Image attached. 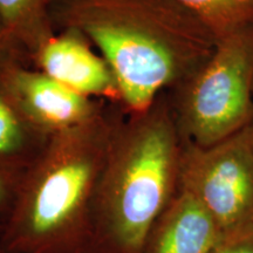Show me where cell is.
Masks as SVG:
<instances>
[{"instance_id": "2", "label": "cell", "mask_w": 253, "mask_h": 253, "mask_svg": "<svg viewBox=\"0 0 253 253\" xmlns=\"http://www.w3.org/2000/svg\"><path fill=\"white\" fill-rule=\"evenodd\" d=\"M115 126L95 116L46 138L2 225L7 253H91V212Z\"/></svg>"}, {"instance_id": "6", "label": "cell", "mask_w": 253, "mask_h": 253, "mask_svg": "<svg viewBox=\"0 0 253 253\" xmlns=\"http://www.w3.org/2000/svg\"><path fill=\"white\" fill-rule=\"evenodd\" d=\"M0 88L42 138L67 130L102 113L96 100L75 93L18 59L0 65Z\"/></svg>"}, {"instance_id": "1", "label": "cell", "mask_w": 253, "mask_h": 253, "mask_svg": "<svg viewBox=\"0 0 253 253\" xmlns=\"http://www.w3.org/2000/svg\"><path fill=\"white\" fill-rule=\"evenodd\" d=\"M56 30L81 33L109 63L129 114L143 113L188 81L217 38L175 0H54Z\"/></svg>"}, {"instance_id": "13", "label": "cell", "mask_w": 253, "mask_h": 253, "mask_svg": "<svg viewBox=\"0 0 253 253\" xmlns=\"http://www.w3.org/2000/svg\"><path fill=\"white\" fill-rule=\"evenodd\" d=\"M211 253H253V226L223 237Z\"/></svg>"}, {"instance_id": "9", "label": "cell", "mask_w": 253, "mask_h": 253, "mask_svg": "<svg viewBox=\"0 0 253 253\" xmlns=\"http://www.w3.org/2000/svg\"><path fill=\"white\" fill-rule=\"evenodd\" d=\"M54 0H0V24L5 38L23 60L55 34L50 18Z\"/></svg>"}, {"instance_id": "4", "label": "cell", "mask_w": 253, "mask_h": 253, "mask_svg": "<svg viewBox=\"0 0 253 253\" xmlns=\"http://www.w3.org/2000/svg\"><path fill=\"white\" fill-rule=\"evenodd\" d=\"M185 142L217 143L253 121V25L218 38L172 104Z\"/></svg>"}, {"instance_id": "11", "label": "cell", "mask_w": 253, "mask_h": 253, "mask_svg": "<svg viewBox=\"0 0 253 253\" xmlns=\"http://www.w3.org/2000/svg\"><path fill=\"white\" fill-rule=\"evenodd\" d=\"M221 38L253 25V0H175Z\"/></svg>"}, {"instance_id": "3", "label": "cell", "mask_w": 253, "mask_h": 253, "mask_svg": "<svg viewBox=\"0 0 253 253\" xmlns=\"http://www.w3.org/2000/svg\"><path fill=\"white\" fill-rule=\"evenodd\" d=\"M184 138L164 94L115 126L91 212V253H143L178 191Z\"/></svg>"}, {"instance_id": "7", "label": "cell", "mask_w": 253, "mask_h": 253, "mask_svg": "<svg viewBox=\"0 0 253 253\" xmlns=\"http://www.w3.org/2000/svg\"><path fill=\"white\" fill-rule=\"evenodd\" d=\"M30 59L38 71L82 96L121 103L119 82L109 63L75 30L55 32Z\"/></svg>"}, {"instance_id": "10", "label": "cell", "mask_w": 253, "mask_h": 253, "mask_svg": "<svg viewBox=\"0 0 253 253\" xmlns=\"http://www.w3.org/2000/svg\"><path fill=\"white\" fill-rule=\"evenodd\" d=\"M34 136L39 135L0 88V167L18 176L23 175L42 148H34V141L38 140Z\"/></svg>"}, {"instance_id": "14", "label": "cell", "mask_w": 253, "mask_h": 253, "mask_svg": "<svg viewBox=\"0 0 253 253\" xmlns=\"http://www.w3.org/2000/svg\"><path fill=\"white\" fill-rule=\"evenodd\" d=\"M11 59H18L20 60V61H23V60L20 59V56H19L17 53L12 49V47L9 46V43L7 42V40H6L5 38L4 31H2L1 24H0V65H2V63L8 61V60Z\"/></svg>"}, {"instance_id": "16", "label": "cell", "mask_w": 253, "mask_h": 253, "mask_svg": "<svg viewBox=\"0 0 253 253\" xmlns=\"http://www.w3.org/2000/svg\"><path fill=\"white\" fill-rule=\"evenodd\" d=\"M5 253H7V252H5Z\"/></svg>"}, {"instance_id": "8", "label": "cell", "mask_w": 253, "mask_h": 253, "mask_svg": "<svg viewBox=\"0 0 253 253\" xmlns=\"http://www.w3.org/2000/svg\"><path fill=\"white\" fill-rule=\"evenodd\" d=\"M221 239L219 226L207 209L178 189L151 229L143 253H211Z\"/></svg>"}, {"instance_id": "5", "label": "cell", "mask_w": 253, "mask_h": 253, "mask_svg": "<svg viewBox=\"0 0 253 253\" xmlns=\"http://www.w3.org/2000/svg\"><path fill=\"white\" fill-rule=\"evenodd\" d=\"M178 189L198 199L223 237L253 226V121L207 147L184 141Z\"/></svg>"}, {"instance_id": "12", "label": "cell", "mask_w": 253, "mask_h": 253, "mask_svg": "<svg viewBox=\"0 0 253 253\" xmlns=\"http://www.w3.org/2000/svg\"><path fill=\"white\" fill-rule=\"evenodd\" d=\"M19 179L20 176L0 167V224L2 225L14 203Z\"/></svg>"}, {"instance_id": "15", "label": "cell", "mask_w": 253, "mask_h": 253, "mask_svg": "<svg viewBox=\"0 0 253 253\" xmlns=\"http://www.w3.org/2000/svg\"><path fill=\"white\" fill-rule=\"evenodd\" d=\"M0 253H5L4 245H2V224H0Z\"/></svg>"}]
</instances>
